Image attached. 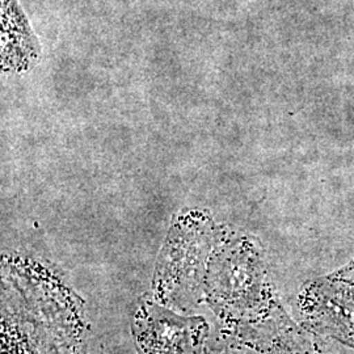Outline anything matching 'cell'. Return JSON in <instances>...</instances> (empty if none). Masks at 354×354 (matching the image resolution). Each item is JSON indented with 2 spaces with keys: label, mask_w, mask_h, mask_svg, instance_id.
<instances>
[{
  "label": "cell",
  "mask_w": 354,
  "mask_h": 354,
  "mask_svg": "<svg viewBox=\"0 0 354 354\" xmlns=\"http://www.w3.org/2000/svg\"><path fill=\"white\" fill-rule=\"evenodd\" d=\"M133 330L140 354H200L206 337L203 319L177 317L153 304L140 306Z\"/></svg>",
  "instance_id": "obj_1"
},
{
  "label": "cell",
  "mask_w": 354,
  "mask_h": 354,
  "mask_svg": "<svg viewBox=\"0 0 354 354\" xmlns=\"http://www.w3.org/2000/svg\"><path fill=\"white\" fill-rule=\"evenodd\" d=\"M308 311L320 328L354 346V266L313 286Z\"/></svg>",
  "instance_id": "obj_2"
}]
</instances>
